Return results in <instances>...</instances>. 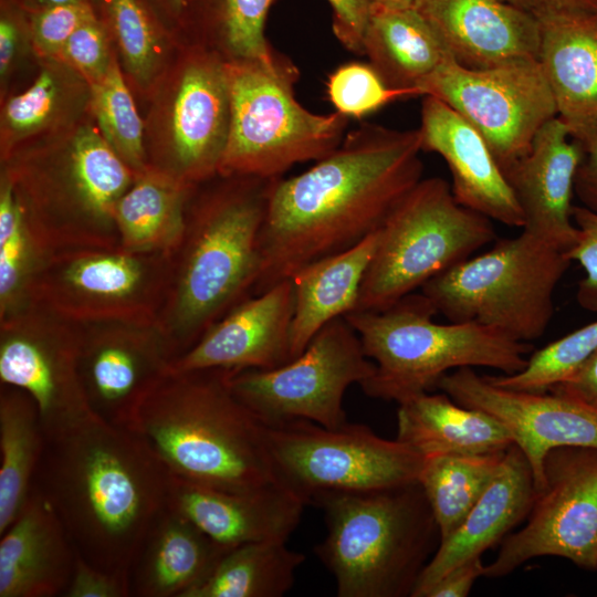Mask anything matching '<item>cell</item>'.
Here are the masks:
<instances>
[{
	"label": "cell",
	"instance_id": "cell-48",
	"mask_svg": "<svg viewBox=\"0 0 597 597\" xmlns=\"http://www.w3.org/2000/svg\"><path fill=\"white\" fill-rule=\"evenodd\" d=\"M332 8V28L343 46L363 55V41L370 13L369 0H327Z\"/></svg>",
	"mask_w": 597,
	"mask_h": 597
},
{
	"label": "cell",
	"instance_id": "cell-53",
	"mask_svg": "<svg viewBox=\"0 0 597 597\" xmlns=\"http://www.w3.org/2000/svg\"><path fill=\"white\" fill-rule=\"evenodd\" d=\"M535 17L556 12L597 13V0H505Z\"/></svg>",
	"mask_w": 597,
	"mask_h": 597
},
{
	"label": "cell",
	"instance_id": "cell-52",
	"mask_svg": "<svg viewBox=\"0 0 597 597\" xmlns=\"http://www.w3.org/2000/svg\"><path fill=\"white\" fill-rule=\"evenodd\" d=\"M180 45L188 43L192 0H147Z\"/></svg>",
	"mask_w": 597,
	"mask_h": 597
},
{
	"label": "cell",
	"instance_id": "cell-40",
	"mask_svg": "<svg viewBox=\"0 0 597 597\" xmlns=\"http://www.w3.org/2000/svg\"><path fill=\"white\" fill-rule=\"evenodd\" d=\"M91 114L109 147L133 170L147 167L145 126L117 55L106 75L91 85Z\"/></svg>",
	"mask_w": 597,
	"mask_h": 597
},
{
	"label": "cell",
	"instance_id": "cell-36",
	"mask_svg": "<svg viewBox=\"0 0 597 597\" xmlns=\"http://www.w3.org/2000/svg\"><path fill=\"white\" fill-rule=\"evenodd\" d=\"M287 541L252 542L227 549L187 597H281L293 586L305 555Z\"/></svg>",
	"mask_w": 597,
	"mask_h": 597
},
{
	"label": "cell",
	"instance_id": "cell-54",
	"mask_svg": "<svg viewBox=\"0 0 597 597\" xmlns=\"http://www.w3.org/2000/svg\"><path fill=\"white\" fill-rule=\"evenodd\" d=\"M15 1L24 10L32 11V10H38L42 8L53 7V6L83 2V1H90V0H15Z\"/></svg>",
	"mask_w": 597,
	"mask_h": 597
},
{
	"label": "cell",
	"instance_id": "cell-24",
	"mask_svg": "<svg viewBox=\"0 0 597 597\" xmlns=\"http://www.w3.org/2000/svg\"><path fill=\"white\" fill-rule=\"evenodd\" d=\"M413 8L461 66L538 60V19L505 0H415Z\"/></svg>",
	"mask_w": 597,
	"mask_h": 597
},
{
	"label": "cell",
	"instance_id": "cell-19",
	"mask_svg": "<svg viewBox=\"0 0 597 597\" xmlns=\"http://www.w3.org/2000/svg\"><path fill=\"white\" fill-rule=\"evenodd\" d=\"M437 389L464 407L489 413L505 427L530 462L535 490L542 485L543 461L549 450L565 446L597 448V406L579 399L500 387L471 367L446 374Z\"/></svg>",
	"mask_w": 597,
	"mask_h": 597
},
{
	"label": "cell",
	"instance_id": "cell-14",
	"mask_svg": "<svg viewBox=\"0 0 597 597\" xmlns=\"http://www.w3.org/2000/svg\"><path fill=\"white\" fill-rule=\"evenodd\" d=\"M375 364L344 316L327 323L295 358L271 369L231 370L239 400L265 425L304 419L327 428L347 422L344 395Z\"/></svg>",
	"mask_w": 597,
	"mask_h": 597
},
{
	"label": "cell",
	"instance_id": "cell-32",
	"mask_svg": "<svg viewBox=\"0 0 597 597\" xmlns=\"http://www.w3.org/2000/svg\"><path fill=\"white\" fill-rule=\"evenodd\" d=\"M363 55L384 82L420 95L419 87L446 61L452 59L430 23L413 8H387L371 3L363 41Z\"/></svg>",
	"mask_w": 597,
	"mask_h": 597
},
{
	"label": "cell",
	"instance_id": "cell-20",
	"mask_svg": "<svg viewBox=\"0 0 597 597\" xmlns=\"http://www.w3.org/2000/svg\"><path fill=\"white\" fill-rule=\"evenodd\" d=\"M294 287L286 279L240 302L213 324L172 371L197 369H271L291 360L290 332Z\"/></svg>",
	"mask_w": 597,
	"mask_h": 597
},
{
	"label": "cell",
	"instance_id": "cell-15",
	"mask_svg": "<svg viewBox=\"0 0 597 597\" xmlns=\"http://www.w3.org/2000/svg\"><path fill=\"white\" fill-rule=\"evenodd\" d=\"M542 478L526 523L501 542L484 577H505L543 556L597 570V448H553L544 458Z\"/></svg>",
	"mask_w": 597,
	"mask_h": 597
},
{
	"label": "cell",
	"instance_id": "cell-55",
	"mask_svg": "<svg viewBox=\"0 0 597 597\" xmlns=\"http://www.w3.org/2000/svg\"><path fill=\"white\" fill-rule=\"evenodd\" d=\"M370 3L379 4L387 8L404 9L413 7L415 0H369Z\"/></svg>",
	"mask_w": 597,
	"mask_h": 597
},
{
	"label": "cell",
	"instance_id": "cell-16",
	"mask_svg": "<svg viewBox=\"0 0 597 597\" xmlns=\"http://www.w3.org/2000/svg\"><path fill=\"white\" fill-rule=\"evenodd\" d=\"M448 104L485 139L503 172L525 156L557 107L538 60L488 69L446 61L419 87Z\"/></svg>",
	"mask_w": 597,
	"mask_h": 597
},
{
	"label": "cell",
	"instance_id": "cell-39",
	"mask_svg": "<svg viewBox=\"0 0 597 597\" xmlns=\"http://www.w3.org/2000/svg\"><path fill=\"white\" fill-rule=\"evenodd\" d=\"M45 258L12 184L0 172V321L30 305V283Z\"/></svg>",
	"mask_w": 597,
	"mask_h": 597
},
{
	"label": "cell",
	"instance_id": "cell-7",
	"mask_svg": "<svg viewBox=\"0 0 597 597\" xmlns=\"http://www.w3.org/2000/svg\"><path fill=\"white\" fill-rule=\"evenodd\" d=\"M436 314L429 300L413 292L384 311L344 316L375 364L360 385L367 396L400 404L433 391L454 369L489 367L511 375L526 366L530 343L473 322L439 324Z\"/></svg>",
	"mask_w": 597,
	"mask_h": 597
},
{
	"label": "cell",
	"instance_id": "cell-34",
	"mask_svg": "<svg viewBox=\"0 0 597 597\" xmlns=\"http://www.w3.org/2000/svg\"><path fill=\"white\" fill-rule=\"evenodd\" d=\"M135 97L146 102L181 46L147 0H90Z\"/></svg>",
	"mask_w": 597,
	"mask_h": 597
},
{
	"label": "cell",
	"instance_id": "cell-37",
	"mask_svg": "<svg viewBox=\"0 0 597 597\" xmlns=\"http://www.w3.org/2000/svg\"><path fill=\"white\" fill-rule=\"evenodd\" d=\"M274 0H192L188 44L199 43L224 61L269 62L275 52L265 36Z\"/></svg>",
	"mask_w": 597,
	"mask_h": 597
},
{
	"label": "cell",
	"instance_id": "cell-42",
	"mask_svg": "<svg viewBox=\"0 0 597 597\" xmlns=\"http://www.w3.org/2000/svg\"><path fill=\"white\" fill-rule=\"evenodd\" d=\"M326 94L335 112L347 118H362L388 103L412 96L388 86L368 63L349 62L327 77Z\"/></svg>",
	"mask_w": 597,
	"mask_h": 597
},
{
	"label": "cell",
	"instance_id": "cell-23",
	"mask_svg": "<svg viewBox=\"0 0 597 597\" xmlns=\"http://www.w3.org/2000/svg\"><path fill=\"white\" fill-rule=\"evenodd\" d=\"M582 158L578 143L558 117L536 134L528 153L504 171L522 209V229L565 253L578 239L572 196Z\"/></svg>",
	"mask_w": 597,
	"mask_h": 597
},
{
	"label": "cell",
	"instance_id": "cell-25",
	"mask_svg": "<svg viewBox=\"0 0 597 597\" xmlns=\"http://www.w3.org/2000/svg\"><path fill=\"white\" fill-rule=\"evenodd\" d=\"M534 494L530 462L512 443L494 479L462 524L440 541L420 575L412 597H422L425 590L446 573L467 561L482 557L485 551L501 543L526 519Z\"/></svg>",
	"mask_w": 597,
	"mask_h": 597
},
{
	"label": "cell",
	"instance_id": "cell-22",
	"mask_svg": "<svg viewBox=\"0 0 597 597\" xmlns=\"http://www.w3.org/2000/svg\"><path fill=\"white\" fill-rule=\"evenodd\" d=\"M421 148L441 156L452 177V193L463 207L500 223L522 228L516 197L483 136L443 101L423 95Z\"/></svg>",
	"mask_w": 597,
	"mask_h": 597
},
{
	"label": "cell",
	"instance_id": "cell-50",
	"mask_svg": "<svg viewBox=\"0 0 597 597\" xmlns=\"http://www.w3.org/2000/svg\"><path fill=\"white\" fill-rule=\"evenodd\" d=\"M482 557L452 568L425 590L422 597H467L475 580L484 575Z\"/></svg>",
	"mask_w": 597,
	"mask_h": 597
},
{
	"label": "cell",
	"instance_id": "cell-1",
	"mask_svg": "<svg viewBox=\"0 0 597 597\" xmlns=\"http://www.w3.org/2000/svg\"><path fill=\"white\" fill-rule=\"evenodd\" d=\"M419 129L363 124L307 170L273 180L260 233V294L379 229L421 179Z\"/></svg>",
	"mask_w": 597,
	"mask_h": 597
},
{
	"label": "cell",
	"instance_id": "cell-21",
	"mask_svg": "<svg viewBox=\"0 0 597 597\" xmlns=\"http://www.w3.org/2000/svg\"><path fill=\"white\" fill-rule=\"evenodd\" d=\"M306 501L286 486L231 492L170 474L167 506L226 549L287 541Z\"/></svg>",
	"mask_w": 597,
	"mask_h": 597
},
{
	"label": "cell",
	"instance_id": "cell-28",
	"mask_svg": "<svg viewBox=\"0 0 597 597\" xmlns=\"http://www.w3.org/2000/svg\"><path fill=\"white\" fill-rule=\"evenodd\" d=\"M536 18L541 27L538 62L557 116L573 136L597 118V13L556 12Z\"/></svg>",
	"mask_w": 597,
	"mask_h": 597
},
{
	"label": "cell",
	"instance_id": "cell-18",
	"mask_svg": "<svg viewBox=\"0 0 597 597\" xmlns=\"http://www.w3.org/2000/svg\"><path fill=\"white\" fill-rule=\"evenodd\" d=\"M174 355L157 323L78 324V373L92 412L129 427L136 409L167 374Z\"/></svg>",
	"mask_w": 597,
	"mask_h": 597
},
{
	"label": "cell",
	"instance_id": "cell-26",
	"mask_svg": "<svg viewBox=\"0 0 597 597\" xmlns=\"http://www.w3.org/2000/svg\"><path fill=\"white\" fill-rule=\"evenodd\" d=\"M76 559L57 514L34 490L0 535V597H63Z\"/></svg>",
	"mask_w": 597,
	"mask_h": 597
},
{
	"label": "cell",
	"instance_id": "cell-46",
	"mask_svg": "<svg viewBox=\"0 0 597 597\" xmlns=\"http://www.w3.org/2000/svg\"><path fill=\"white\" fill-rule=\"evenodd\" d=\"M572 216L578 239L565 254L578 262L586 273L579 284L578 301L585 308L597 311V212L574 206Z\"/></svg>",
	"mask_w": 597,
	"mask_h": 597
},
{
	"label": "cell",
	"instance_id": "cell-45",
	"mask_svg": "<svg viewBox=\"0 0 597 597\" xmlns=\"http://www.w3.org/2000/svg\"><path fill=\"white\" fill-rule=\"evenodd\" d=\"M36 60H56L73 32L94 13L90 1L27 11Z\"/></svg>",
	"mask_w": 597,
	"mask_h": 597
},
{
	"label": "cell",
	"instance_id": "cell-31",
	"mask_svg": "<svg viewBox=\"0 0 597 597\" xmlns=\"http://www.w3.org/2000/svg\"><path fill=\"white\" fill-rule=\"evenodd\" d=\"M377 240L378 230L343 252L306 265L291 277L294 287L291 359L298 356L327 323L356 310Z\"/></svg>",
	"mask_w": 597,
	"mask_h": 597
},
{
	"label": "cell",
	"instance_id": "cell-35",
	"mask_svg": "<svg viewBox=\"0 0 597 597\" xmlns=\"http://www.w3.org/2000/svg\"><path fill=\"white\" fill-rule=\"evenodd\" d=\"M44 443L33 398L19 387L0 385V535L30 495Z\"/></svg>",
	"mask_w": 597,
	"mask_h": 597
},
{
	"label": "cell",
	"instance_id": "cell-2",
	"mask_svg": "<svg viewBox=\"0 0 597 597\" xmlns=\"http://www.w3.org/2000/svg\"><path fill=\"white\" fill-rule=\"evenodd\" d=\"M169 481L136 431L93 413L45 437L31 490L57 514L77 555L128 574L146 532L167 506Z\"/></svg>",
	"mask_w": 597,
	"mask_h": 597
},
{
	"label": "cell",
	"instance_id": "cell-47",
	"mask_svg": "<svg viewBox=\"0 0 597 597\" xmlns=\"http://www.w3.org/2000/svg\"><path fill=\"white\" fill-rule=\"evenodd\" d=\"M63 597H130L128 574L98 568L76 554Z\"/></svg>",
	"mask_w": 597,
	"mask_h": 597
},
{
	"label": "cell",
	"instance_id": "cell-17",
	"mask_svg": "<svg viewBox=\"0 0 597 597\" xmlns=\"http://www.w3.org/2000/svg\"><path fill=\"white\" fill-rule=\"evenodd\" d=\"M0 385L33 398L45 437L93 415L78 373V323L35 304L0 321Z\"/></svg>",
	"mask_w": 597,
	"mask_h": 597
},
{
	"label": "cell",
	"instance_id": "cell-5",
	"mask_svg": "<svg viewBox=\"0 0 597 597\" xmlns=\"http://www.w3.org/2000/svg\"><path fill=\"white\" fill-rule=\"evenodd\" d=\"M28 227L49 254L119 245L115 206L136 175L109 147L93 117L0 163Z\"/></svg>",
	"mask_w": 597,
	"mask_h": 597
},
{
	"label": "cell",
	"instance_id": "cell-6",
	"mask_svg": "<svg viewBox=\"0 0 597 597\" xmlns=\"http://www.w3.org/2000/svg\"><path fill=\"white\" fill-rule=\"evenodd\" d=\"M327 534L314 552L338 597H412L440 533L419 482L366 492L312 496Z\"/></svg>",
	"mask_w": 597,
	"mask_h": 597
},
{
	"label": "cell",
	"instance_id": "cell-30",
	"mask_svg": "<svg viewBox=\"0 0 597 597\" xmlns=\"http://www.w3.org/2000/svg\"><path fill=\"white\" fill-rule=\"evenodd\" d=\"M397 438L425 457L505 451L513 439L489 413L446 392H425L398 404Z\"/></svg>",
	"mask_w": 597,
	"mask_h": 597
},
{
	"label": "cell",
	"instance_id": "cell-27",
	"mask_svg": "<svg viewBox=\"0 0 597 597\" xmlns=\"http://www.w3.org/2000/svg\"><path fill=\"white\" fill-rule=\"evenodd\" d=\"M0 102V163L92 117L91 85L54 59L38 60L32 82Z\"/></svg>",
	"mask_w": 597,
	"mask_h": 597
},
{
	"label": "cell",
	"instance_id": "cell-44",
	"mask_svg": "<svg viewBox=\"0 0 597 597\" xmlns=\"http://www.w3.org/2000/svg\"><path fill=\"white\" fill-rule=\"evenodd\" d=\"M115 56L107 31L94 12L73 32L56 60L92 85L106 75Z\"/></svg>",
	"mask_w": 597,
	"mask_h": 597
},
{
	"label": "cell",
	"instance_id": "cell-8",
	"mask_svg": "<svg viewBox=\"0 0 597 597\" xmlns=\"http://www.w3.org/2000/svg\"><path fill=\"white\" fill-rule=\"evenodd\" d=\"M226 70L230 126L218 175L280 178L296 164L324 158L344 139L349 118L315 114L297 102L298 71L286 56L226 61Z\"/></svg>",
	"mask_w": 597,
	"mask_h": 597
},
{
	"label": "cell",
	"instance_id": "cell-11",
	"mask_svg": "<svg viewBox=\"0 0 597 597\" xmlns=\"http://www.w3.org/2000/svg\"><path fill=\"white\" fill-rule=\"evenodd\" d=\"M146 104L147 166L190 186L216 177L230 126L226 61L202 44L181 45Z\"/></svg>",
	"mask_w": 597,
	"mask_h": 597
},
{
	"label": "cell",
	"instance_id": "cell-3",
	"mask_svg": "<svg viewBox=\"0 0 597 597\" xmlns=\"http://www.w3.org/2000/svg\"><path fill=\"white\" fill-rule=\"evenodd\" d=\"M273 180L217 175L192 191L184 233L169 255L170 280L157 320L174 359L253 295Z\"/></svg>",
	"mask_w": 597,
	"mask_h": 597
},
{
	"label": "cell",
	"instance_id": "cell-51",
	"mask_svg": "<svg viewBox=\"0 0 597 597\" xmlns=\"http://www.w3.org/2000/svg\"><path fill=\"white\" fill-rule=\"evenodd\" d=\"M548 391L566 395L597 406V349L573 375Z\"/></svg>",
	"mask_w": 597,
	"mask_h": 597
},
{
	"label": "cell",
	"instance_id": "cell-38",
	"mask_svg": "<svg viewBox=\"0 0 597 597\" xmlns=\"http://www.w3.org/2000/svg\"><path fill=\"white\" fill-rule=\"evenodd\" d=\"M505 451L423 458L418 482L437 522L440 541L462 524L498 473Z\"/></svg>",
	"mask_w": 597,
	"mask_h": 597
},
{
	"label": "cell",
	"instance_id": "cell-49",
	"mask_svg": "<svg viewBox=\"0 0 597 597\" xmlns=\"http://www.w3.org/2000/svg\"><path fill=\"white\" fill-rule=\"evenodd\" d=\"M572 137L582 150L574 191L583 207L597 212V118Z\"/></svg>",
	"mask_w": 597,
	"mask_h": 597
},
{
	"label": "cell",
	"instance_id": "cell-4",
	"mask_svg": "<svg viewBox=\"0 0 597 597\" xmlns=\"http://www.w3.org/2000/svg\"><path fill=\"white\" fill-rule=\"evenodd\" d=\"M230 373L168 370L142 400L129 428L177 478L231 492L286 486L271 460L263 423L232 391Z\"/></svg>",
	"mask_w": 597,
	"mask_h": 597
},
{
	"label": "cell",
	"instance_id": "cell-12",
	"mask_svg": "<svg viewBox=\"0 0 597 597\" xmlns=\"http://www.w3.org/2000/svg\"><path fill=\"white\" fill-rule=\"evenodd\" d=\"M170 280V256L113 248L49 254L29 287L30 304L78 324L157 323Z\"/></svg>",
	"mask_w": 597,
	"mask_h": 597
},
{
	"label": "cell",
	"instance_id": "cell-9",
	"mask_svg": "<svg viewBox=\"0 0 597 597\" xmlns=\"http://www.w3.org/2000/svg\"><path fill=\"white\" fill-rule=\"evenodd\" d=\"M570 262L564 251L523 230L439 273L420 290L449 322L478 323L530 343L548 328L553 295Z\"/></svg>",
	"mask_w": 597,
	"mask_h": 597
},
{
	"label": "cell",
	"instance_id": "cell-33",
	"mask_svg": "<svg viewBox=\"0 0 597 597\" xmlns=\"http://www.w3.org/2000/svg\"><path fill=\"white\" fill-rule=\"evenodd\" d=\"M196 187L149 166L139 171L115 206L119 245L170 255L184 233L188 201Z\"/></svg>",
	"mask_w": 597,
	"mask_h": 597
},
{
	"label": "cell",
	"instance_id": "cell-43",
	"mask_svg": "<svg viewBox=\"0 0 597 597\" xmlns=\"http://www.w3.org/2000/svg\"><path fill=\"white\" fill-rule=\"evenodd\" d=\"M30 62L38 60L27 12L15 0H1L0 100L14 91V82Z\"/></svg>",
	"mask_w": 597,
	"mask_h": 597
},
{
	"label": "cell",
	"instance_id": "cell-41",
	"mask_svg": "<svg viewBox=\"0 0 597 597\" xmlns=\"http://www.w3.org/2000/svg\"><path fill=\"white\" fill-rule=\"evenodd\" d=\"M596 349L597 321L536 350L521 371L485 378L509 389L545 392L573 375Z\"/></svg>",
	"mask_w": 597,
	"mask_h": 597
},
{
	"label": "cell",
	"instance_id": "cell-10",
	"mask_svg": "<svg viewBox=\"0 0 597 597\" xmlns=\"http://www.w3.org/2000/svg\"><path fill=\"white\" fill-rule=\"evenodd\" d=\"M496 239L492 220L461 206L442 178H422L378 229L355 311L379 312Z\"/></svg>",
	"mask_w": 597,
	"mask_h": 597
},
{
	"label": "cell",
	"instance_id": "cell-29",
	"mask_svg": "<svg viewBox=\"0 0 597 597\" xmlns=\"http://www.w3.org/2000/svg\"><path fill=\"white\" fill-rule=\"evenodd\" d=\"M226 551L166 506L129 565L130 597H187L211 574Z\"/></svg>",
	"mask_w": 597,
	"mask_h": 597
},
{
	"label": "cell",
	"instance_id": "cell-13",
	"mask_svg": "<svg viewBox=\"0 0 597 597\" xmlns=\"http://www.w3.org/2000/svg\"><path fill=\"white\" fill-rule=\"evenodd\" d=\"M271 460L282 482L307 504L321 492H366L418 482L423 457L369 427L327 428L304 419L263 423Z\"/></svg>",
	"mask_w": 597,
	"mask_h": 597
}]
</instances>
